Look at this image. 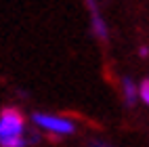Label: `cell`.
I'll use <instances>...</instances> for the list:
<instances>
[{"mask_svg":"<svg viewBox=\"0 0 149 147\" xmlns=\"http://www.w3.org/2000/svg\"><path fill=\"white\" fill-rule=\"evenodd\" d=\"M25 132V120L15 107H4L0 111V141L13 139V137H23Z\"/></svg>","mask_w":149,"mask_h":147,"instance_id":"6da1fadb","label":"cell"},{"mask_svg":"<svg viewBox=\"0 0 149 147\" xmlns=\"http://www.w3.org/2000/svg\"><path fill=\"white\" fill-rule=\"evenodd\" d=\"M32 120H34L38 126H42L44 130L55 132V134H74V132H76V124L69 122V120H63V118L44 116V114H34Z\"/></svg>","mask_w":149,"mask_h":147,"instance_id":"7a4b0ae2","label":"cell"},{"mask_svg":"<svg viewBox=\"0 0 149 147\" xmlns=\"http://www.w3.org/2000/svg\"><path fill=\"white\" fill-rule=\"evenodd\" d=\"M86 4H88V11H91V17H93V32H95V36L99 38V40L105 44L107 42V25L101 19V15H99L97 2L95 0H86Z\"/></svg>","mask_w":149,"mask_h":147,"instance_id":"3957f363","label":"cell"},{"mask_svg":"<svg viewBox=\"0 0 149 147\" xmlns=\"http://www.w3.org/2000/svg\"><path fill=\"white\" fill-rule=\"evenodd\" d=\"M122 88H124V99H126V105L132 107L136 103V86L132 82V78H122Z\"/></svg>","mask_w":149,"mask_h":147,"instance_id":"277c9868","label":"cell"},{"mask_svg":"<svg viewBox=\"0 0 149 147\" xmlns=\"http://www.w3.org/2000/svg\"><path fill=\"white\" fill-rule=\"evenodd\" d=\"M139 95H141V99L149 105V78H145V80L141 82V86H139Z\"/></svg>","mask_w":149,"mask_h":147,"instance_id":"5b68a950","label":"cell"},{"mask_svg":"<svg viewBox=\"0 0 149 147\" xmlns=\"http://www.w3.org/2000/svg\"><path fill=\"white\" fill-rule=\"evenodd\" d=\"M46 139H48V141H51V143H59V141H61V134H55V132H48V134H46Z\"/></svg>","mask_w":149,"mask_h":147,"instance_id":"8992f818","label":"cell"},{"mask_svg":"<svg viewBox=\"0 0 149 147\" xmlns=\"http://www.w3.org/2000/svg\"><path fill=\"white\" fill-rule=\"evenodd\" d=\"M147 53H149V51H147V48H145V46L141 48V51H139V55H141V57H147Z\"/></svg>","mask_w":149,"mask_h":147,"instance_id":"52a82bcc","label":"cell"}]
</instances>
